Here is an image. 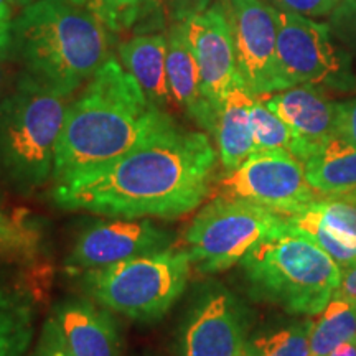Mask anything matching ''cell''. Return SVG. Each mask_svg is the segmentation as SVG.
Here are the masks:
<instances>
[{
  "instance_id": "obj_1",
  "label": "cell",
  "mask_w": 356,
  "mask_h": 356,
  "mask_svg": "<svg viewBox=\"0 0 356 356\" xmlns=\"http://www.w3.org/2000/svg\"><path fill=\"white\" fill-rule=\"evenodd\" d=\"M218 159L207 132L172 118L109 165L55 184L51 200L70 211L177 220L210 197Z\"/></svg>"
},
{
  "instance_id": "obj_2",
  "label": "cell",
  "mask_w": 356,
  "mask_h": 356,
  "mask_svg": "<svg viewBox=\"0 0 356 356\" xmlns=\"http://www.w3.org/2000/svg\"><path fill=\"white\" fill-rule=\"evenodd\" d=\"M118 58L111 56L70 102L56 147L53 180H71L109 165L170 121Z\"/></svg>"
},
{
  "instance_id": "obj_3",
  "label": "cell",
  "mask_w": 356,
  "mask_h": 356,
  "mask_svg": "<svg viewBox=\"0 0 356 356\" xmlns=\"http://www.w3.org/2000/svg\"><path fill=\"white\" fill-rule=\"evenodd\" d=\"M115 35L71 0H37L12 22L10 60L71 97L113 56Z\"/></svg>"
},
{
  "instance_id": "obj_4",
  "label": "cell",
  "mask_w": 356,
  "mask_h": 356,
  "mask_svg": "<svg viewBox=\"0 0 356 356\" xmlns=\"http://www.w3.org/2000/svg\"><path fill=\"white\" fill-rule=\"evenodd\" d=\"M70 102L22 71L0 99V177L19 193H33L53 178Z\"/></svg>"
},
{
  "instance_id": "obj_5",
  "label": "cell",
  "mask_w": 356,
  "mask_h": 356,
  "mask_svg": "<svg viewBox=\"0 0 356 356\" xmlns=\"http://www.w3.org/2000/svg\"><path fill=\"white\" fill-rule=\"evenodd\" d=\"M252 297L293 315H318L337 296L341 269L286 221L241 261Z\"/></svg>"
},
{
  "instance_id": "obj_6",
  "label": "cell",
  "mask_w": 356,
  "mask_h": 356,
  "mask_svg": "<svg viewBox=\"0 0 356 356\" xmlns=\"http://www.w3.org/2000/svg\"><path fill=\"white\" fill-rule=\"evenodd\" d=\"M191 261L185 249L137 256L102 269L86 270L84 292L114 314L134 322H157L188 286Z\"/></svg>"
},
{
  "instance_id": "obj_7",
  "label": "cell",
  "mask_w": 356,
  "mask_h": 356,
  "mask_svg": "<svg viewBox=\"0 0 356 356\" xmlns=\"http://www.w3.org/2000/svg\"><path fill=\"white\" fill-rule=\"evenodd\" d=\"M286 218L249 203L218 195L197 213L185 233V251L202 274H218L241 261Z\"/></svg>"
},
{
  "instance_id": "obj_8",
  "label": "cell",
  "mask_w": 356,
  "mask_h": 356,
  "mask_svg": "<svg viewBox=\"0 0 356 356\" xmlns=\"http://www.w3.org/2000/svg\"><path fill=\"white\" fill-rule=\"evenodd\" d=\"M275 66L279 91L299 84L338 91L356 88L350 51L335 38L328 24L299 13L277 10Z\"/></svg>"
},
{
  "instance_id": "obj_9",
  "label": "cell",
  "mask_w": 356,
  "mask_h": 356,
  "mask_svg": "<svg viewBox=\"0 0 356 356\" xmlns=\"http://www.w3.org/2000/svg\"><path fill=\"white\" fill-rule=\"evenodd\" d=\"M218 195L246 200L289 218L320 200L309 185L304 163L284 150L254 152L218 180Z\"/></svg>"
},
{
  "instance_id": "obj_10",
  "label": "cell",
  "mask_w": 356,
  "mask_h": 356,
  "mask_svg": "<svg viewBox=\"0 0 356 356\" xmlns=\"http://www.w3.org/2000/svg\"><path fill=\"white\" fill-rule=\"evenodd\" d=\"M233 37L236 66L254 96L279 91L275 48L277 8L266 0H221Z\"/></svg>"
},
{
  "instance_id": "obj_11",
  "label": "cell",
  "mask_w": 356,
  "mask_h": 356,
  "mask_svg": "<svg viewBox=\"0 0 356 356\" xmlns=\"http://www.w3.org/2000/svg\"><path fill=\"white\" fill-rule=\"evenodd\" d=\"M173 233L149 218H113L86 226L71 249L70 269H102L132 257L172 248Z\"/></svg>"
},
{
  "instance_id": "obj_12",
  "label": "cell",
  "mask_w": 356,
  "mask_h": 356,
  "mask_svg": "<svg viewBox=\"0 0 356 356\" xmlns=\"http://www.w3.org/2000/svg\"><path fill=\"white\" fill-rule=\"evenodd\" d=\"M248 318L243 305L225 289L203 292L180 330V356H243Z\"/></svg>"
},
{
  "instance_id": "obj_13",
  "label": "cell",
  "mask_w": 356,
  "mask_h": 356,
  "mask_svg": "<svg viewBox=\"0 0 356 356\" xmlns=\"http://www.w3.org/2000/svg\"><path fill=\"white\" fill-rule=\"evenodd\" d=\"M185 24L198 65L202 92L218 114L239 76L233 37L221 0H215L207 10L191 17Z\"/></svg>"
},
{
  "instance_id": "obj_14",
  "label": "cell",
  "mask_w": 356,
  "mask_h": 356,
  "mask_svg": "<svg viewBox=\"0 0 356 356\" xmlns=\"http://www.w3.org/2000/svg\"><path fill=\"white\" fill-rule=\"evenodd\" d=\"M266 104L314 150L337 136V102L315 84H299L262 96Z\"/></svg>"
},
{
  "instance_id": "obj_15",
  "label": "cell",
  "mask_w": 356,
  "mask_h": 356,
  "mask_svg": "<svg viewBox=\"0 0 356 356\" xmlns=\"http://www.w3.org/2000/svg\"><path fill=\"white\" fill-rule=\"evenodd\" d=\"M51 315L73 356H122L121 332L111 310L86 299H70Z\"/></svg>"
},
{
  "instance_id": "obj_16",
  "label": "cell",
  "mask_w": 356,
  "mask_h": 356,
  "mask_svg": "<svg viewBox=\"0 0 356 356\" xmlns=\"http://www.w3.org/2000/svg\"><path fill=\"white\" fill-rule=\"evenodd\" d=\"M167 37V78L173 104H177L191 121L207 134H215L216 111L204 99L200 84V71L186 35V24H172Z\"/></svg>"
},
{
  "instance_id": "obj_17",
  "label": "cell",
  "mask_w": 356,
  "mask_h": 356,
  "mask_svg": "<svg viewBox=\"0 0 356 356\" xmlns=\"http://www.w3.org/2000/svg\"><path fill=\"white\" fill-rule=\"evenodd\" d=\"M37 292L24 275L0 266V356H25L35 335Z\"/></svg>"
},
{
  "instance_id": "obj_18",
  "label": "cell",
  "mask_w": 356,
  "mask_h": 356,
  "mask_svg": "<svg viewBox=\"0 0 356 356\" xmlns=\"http://www.w3.org/2000/svg\"><path fill=\"white\" fill-rule=\"evenodd\" d=\"M118 60L136 79L149 101L167 111L173 99L167 78L165 33L134 35L118 47Z\"/></svg>"
},
{
  "instance_id": "obj_19",
  "label": "cell",
  "mask_w": 356,
  "mask_h": 356,
  "mask_svg": "<svg viewBox=\"0 0 356 356\" xmlns=\"http://www.w3.org/2000/svg\"><path fill=\"white\" fill-rule=\"evenodd\" d=\"M254 97L241 76H238L218 113L213 136L216 139L218 157L225 172L238 168L249 155L254 154L251 118Z\"/></svg>"
},
{
  "instance_id": "obj_20",
  "label": "cell",
  "mask_w": 356,
  "mask_h": 356,
  "mask_svg": "<svg viewBox=\"0 0 356 356\" xmlns=\"http://www.w3.org/2000/svg\"><path fill=\"white\" fill-rule=\"evenodd\" d=\"M309 185L320 197H341L356 190V147L332 137L304 162Z\"/></svg>"
},
{
  "instance_id": "obj_21",
  "label": "cell",
  "mask_w": 356,
  "mask_h": 356,
  "mask_svg": "<svg viewBox=\"0 0 356 356\" xmlns=\"http://www.w3.org/2000/svg\"><path fill=\"white\" fill-rule=\"evenodd\" d=\"M356 337V300L333 297L312 320L310 356H328L337 346Z\"/></svg>"
},
{
  "instance_id": "obj_22",
  "label": "cell",
  "mask_w": 356,
  "mask_h": 356,
  "mask_svg": "<svg viewBox=\"0 0 356 356\" xmlns=\"http://www.w3.org/2000/svg\"><path fill=\"white\" fill-rule=\"evenodd\" d=\"M252 137L254 152L267 150H284L304 163L314 154V150L297 137V134L274 113L262 96H256L252 102Z\"/></svg>"
},
{
  "instance_id": "obj_23",
  "label": "cell",
  "mask_w": 356,
  "mask_h": 356,
  "mask_svg": "<svg viewBox=\"0 0 356 356\" xmlns=\"http://www.w3.org/2000/svg\"><path fill=\"white\" fill-rule=\"evenodd\" d=\"M312 320L249 338L243 356H310Z\"/></svg>"
},
{
  "instance_id": "obj_24",
  "label": "cell",
  "mask_w": 356,
  "mask_h": 356,
  "mask_svg": "<svg viewBox=\"0 0 356 356\" xmlns=\"http://www.w3.org/2000/svg\"><path fill=\"white\" fill-rule=\"evenodd\" d=\"M215 0H147L134 35L159 33L207 10Z\"/></svg>"
},
{
  "instance_id": "obj_25",
  "label": "cell",
  "mask_w": 356,
  "mask_h": 356,
  "mask_svg": "<svg viewBox=\"0 0 356 356\" xmlns=\"http://www.w3.org/2000/svg\"><path fill=\"white\" fill-rule=\"evenodd\" d=\"M286 221L292 228L302 231L307 236H310L320 248L337 262V266L341 270L348 269L350 266H353L356 262V246L346 244L338 239L335 234L332 233L327 226L323 225L317 211L314 210V204L310 208H307L305 211L299 213V215H293L286 218Z\"/></svg>"
},
{
  "instance_id": "obj_26",
  "label": "cell",
  "mask_w": 356,
  "mask_h": 356,
  "mask_svg": "<svg viewBox=\"0 0 356 356\" xmlns=\"http://www.w3.org/2000/svg\"><path fill=\"white\" fill-rule=\"evenodd\" d=\"M95 15L114 35L134 32L147 0H71Z\"/></svg>"
},
{
  "instance_id": "obj_27",
  "label": "cell",
  "mask_w": 356,
  "mask_h": 356,
  "mask_svg": "<svg viewBox=\"0 0 356 356\" xmlns=\"http://www.w3.org/2000/svg\"><path fill=\"white\" fill-rule=\"evenodd\" d=\"M320 220L338 239L356 246V204L337 197H320L314 204Z\"/></svg>"
},
{
  "instance_id": "obj_28",
  "label": "cell",
  "mask_w": 356,
  "mask_h": 356,
  "mask_svg": "<svg viewBox=\"0 0 356 356\" xmlns=\"http://www.w3.org/2000/svg\"><path fill=\"white\" fill-rule=\"evenodd\" d=\"M38 243L37 226L0 211V254H32Z\"/></svg>"
},
{
  "instance_id": "obj_29",
  "label": "cell",
  "mask_w": 356,
  "mask_h": 356,
  "mask_svg": "<svg viewBox=\"0 0 356 356\" xmlns=\"http://www.w3.org/2000/svg\"><path fill=\"white\" fill-rule=\"evenodd\" d=\"M327 24L350 55H356V0H340L328 15Z\"/></svg>"
},
{
  "instance_id": "obj_30",
  "label": "cell",
  "mask_w": 356,
  "mask_h": 356,
  "mask_svg": "<svg viewBox=\"0 0 356 356\" xmlns=\"http://www.w3.org/2000/svg\"><path fill=\"white\" fill-rule=\"evenodd\" d=\"M280 12L299 13L310 19H323L335 10L340 0H266Z\"/></svg>"
},
{
  "instance_id": "obj_31",
  "label": "cell",
  "mask_w": 356,
  "mask_h": 356,
  "mask_svg": "<svg viewBox=\"0 0 356 356\" xmlns=\"http://www.w3.org/2000/svg\"><path fill=\"white\" fill-rule=\"evenodd\" d=\"M33 356H73L53 315L44 320Z\"/></svg>"
},
{
  "instance_id": "obj_32",
  "label": "cell",
  "mask_w": 356,
  "mask_h": 356,
  "mask_svg": "<svg viewBox=\"0 0 356 356\" xmlns=\"http://www.w3.org/2000/svg\"><path fill=\"white\" fill-rule=\"evenodd\" d=\"M337 137L356 147V97L337 102Z\"/></svg>"
},
{
  "instance_id": "obj_33",
  "label": "cell",
  "mask_w": 356,
  "mask_h": 356,
  "mask_svg": "<svg viewBox=\"0 0 356 356\" xmlns=\"http://www.w3.org/2000/svg\"><path fill=\"white\" fill-rule=\"evenodd\" d=\"M13 17L12 0H0V48L8 51Z\"/></svg>"
},
{
  "instance_id": "obj_34",
  "label": "cell",
  "mask_w": 356,
  "mask_h": 356,
  "mask_svg": "<svg viewBox=\"0 0 356 356\" xmlns=\"http://www.w3.org/2000/svg\"><path fill=\"white\" fill-rule=\"evenodd\" d=\"M335 297H345V299L356 300V262L348 269L341 270V282Z\"/></svg>"
},
{
  "instance_id": "obj_35",
  "label": "cell",
  "mask_w": 356,
  "mask_h": 356,
  "mask_svg": "<svg viewBox=\"0 0 356 356\" xmlns=\"http://www.w3.org/2000/svg\"><path fill=\"white\" fill-rule=\"evenodd\" d=\"M8 51H0V99L8 89V63H10Z\"/></svg>"
},
{
  "instance_id": "obj_36",
  "label": "cell",
  "mask_w": 356,
  "mask_h": 356,
  "mask_svg": "<svg viewBox=\"0 0 356 356\" xmlns=\"http://www.w3.org/2000/svg\"><path fill=\"white\" fill-rule=\"evenodd\" d=\"M328 356H356V337L350 338L348 341L337 346Z\"/></svg>"
},
{
  "instance_id": "obj_37",
  "label": "cell",
  "mask_w": 356,
  "mask_h": 356,
  "mask_svg": "<svg viewBox=\"0 0 356 356\" xmlns=\"http://www.w3.org/2000/svg\"><path fill=\"white\" fill-rule=\"evenodd\" d=\"M37 2V0H12V6L13 8H19V10H22V8L29 7L30 3Z\"/></svg>"
},
{
  "instance_id": "obj_38",
  "label": "cell",
  "mask_w": 356,
  "mask_h": 356,
  "mask_svg": "<svg viewBox=\"0 0 356 356\" xmlns=\"http://www.w3.org/2000/svg\"><path fill=\"white\" fill-rule=\"evenodd\" d=\"M337 198H343L346 202L350 203H355L356 204V190L351 191V193H346V195H341V197H337Z\"/></svg>"
},
{
  "instance_id": "obj_39",
  "label": "cell",
  "mask_w": 356,
  "mask_h": 356,
  "mask_svg": "<svg viewBox=\"0 0 356 356\" xmlns=\"http://www.w3.org/2000/svg\"><path fill=\"white\" fill-rule=\"evenodd\" d=\"M0 51H7V50H3V48H0Z\"/></svg>"
}]
</instances>
